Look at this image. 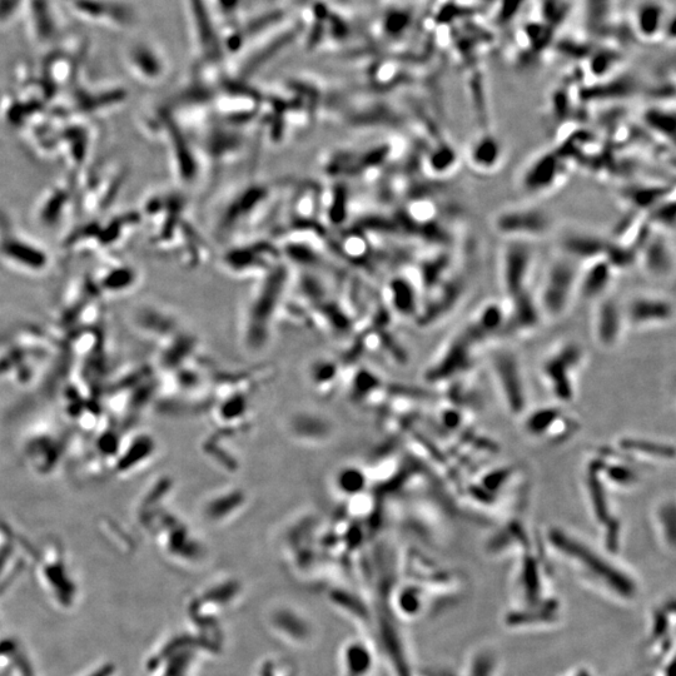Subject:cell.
Returning <instances> with one entry per match:
<instances>
[{"label":"cell","mask_w":676,"mask_h":676,"mask_svg":"<svg viewBox=\"0 0 676 676\" xmlns=\"http://www.w3.org/2000/svg\"><path fill=\"white\" fill-rule=\"evenodd\" d=\"M73 12L89 22L109 27H126L129 21L126 3L119 0H71Z\"/></svg>","instance_id":"9a60e30c"},{"label":"cell","mask_w":676,"mask_h":676,"mask_svg":"<svg viewBox=\"0 0 676 676\" xmlns=\"http://www.w3.org/2000/svg\"><path fill=\"white\" fill-rule=\"evenodd\" d=\"M608 243L600 237L586 232H570L561 240V255L575 262L584 263L605 257Z\"/></svg>","instance_id":"ffe728a7"},{"label":"cell","mask_w":676,"mask_h":676,"mask_svg":"<svg viewBox=\"0 0 676 676\" xmlns=\"http://www.w3.org/2000/svg\"><path fill=\"white\" fill-rule=\"evenodd\" d=\"M544 546L549 559H554L579 584L600 598L619 605L633 604L638 600V579L605 549L595 548L563 528L549 529Z\"/></svg>","instance_id":"6da1fadb"},{"label":"cell","mask_w":676,"mask_h":676,"mask_svg":"<svg viewBox=\"0 0 676 676\" xmlns=\"http://www.w3.org/2000/svg\"><path fill=\"white\" fill-rule=\"evenodd\" d=\"M616 271L605 257L596 258L581 265L578 282V298L584 301H599L608 296Z\"/></svg>","instance_id":"4fadbf2b"},{"label":"cell","mask_w":676,"mask_h":676,"mask_svg":"<svg viewBox=\"0 0 676 676\" xmlns=\"http://www.w3.org/2000/svg\"><path fill=\"white\" fill-rule=\"evenodd\" d=\"M626 327L648 330L674 321V302L659 293H638L623 303Z\"/></svg>","instance_id":"9c48e42d"},{"label":"cell","mask_w":676,"mask_h":676,"mask_svg":"<svg viewBox=\"0 0 676 676\" xmlns=\"http://www.w3.org/2000/svg\"><path fill=\"white\" fill-rule=\"evenodd\" d=\"M619 455L626 460L638 464V462L660 461L668 462L674 460L673 445L663 444V442L639 439V437H626L619 441Z\"/></svg>","instance_id":"d6986e66"},{"label":"cell","mask_w":676,"mask_h":676,"mask_svg":"<svg viewBox=\"0 0 676 676\" xmlns=\"http://www.w3.org/2000/svg\"><path fill=\"white\" fill-rule=\"evenodd\" d=\"M561 162L556 154H543L535 158L523 176V187L529 192H548L558 185L561 175Z\"/></svg>","instance_id":"ac0fdd59"},{"label":"cell","mask_w":676,"mask_h":676,"mask_svg":"<svg viewBox=\"0 0 676 676\" xmlns=\"http://www.w3.org/2000/svg\"><path fill=\"white\" fill-rule=\"evenodd\" d=\"M26 4L27 0H0V27H7L23 16Z\"/></svg>","instance_id":"603a6c76"},{"label":"cell","mask_w":676,"mask_h":676,"mask_svg":"<svg viewBox=\"0 0 676 676\" xmlns=\"http://www.w3.org/2000/svg\"><path fill=\"white\" fill-rule=\"evenodd\" d=\"M653 526L658 536L659 544L668 551L675 553L676 545V505L674 497H665L658 501L653 510Z\"/></svg>","instance_id":"7402d4cb"},{"label":"cell","mask_w":676,"mask_h":676,"mask_svg":"<svg viewBox=\"0 0 676 676\" xmlns=\"http://www.w3.org/2000/svg\"><path fill=\"white\" fill-rule=\"evenodd\" d=\"M535 266L531 242L505 240L499 256V281L507 301L528 295Z\"/></svg>","instance_id":"5b68a950"},{"label":"cell","mask_w":676,"mask_h":676,"mask_svg":"<svg viewBox=\"0 0 676 676\" xmlns=\"http://www.w3.org/2000/svg\"><path fill=\"white\" fill-rule=\"evenodd\" d=\"M623 303L605 296L596 301L593 315V333L596 344L604 350L615 349L626 331Z\"/></svg>","instance_id":"8fae6325"},{"label":"cell","mask_w":676,"mask_h":676,"mask_svg":"<svg viewBox=\"0 0 676 676\" xmlns=\"http://www.w3.org/2000/svg\"><path fill=\"white\" fill-rule=\"evenodd\" d=\"M633 27L636 37L644 41L674 38V14L659 0H643L635 7Z\"/></svg>","instance_id":"7c38bea8"},{"label":"cell","mask_w":676,"mask_h":676,"mask_svg":"<svg viewBox=\"0 0 676 676\" xmlns=\"http://www.w3.org/2000/svg\"><path fill=\"white\" fill-rule=\"evenodd\" d=\"M585 487L588 490L591 513L603 533L604 549L611 555L619 553L621 541V525L614 514L608 494V485L600 475L596 457L588 464L585 472Z\"/></svg>","instance_id":"52a82bcc"},{"label":"cell","mask_w":676,"mask_h":676,"mask_svg":"<svg viewBox=\"0 0 676 676\" xmlns=\"http://www.w3.org/2000/svg\"><path fill=\"white\" fill-rule=\"evenodd\" d=\"M506 327V308L490 303L480 308L469 322L446 341L427 371V379L436 384L452 382L474 367L482 345Z\"/></svg>","instance_id":"7a4b0ae2"},{"label":"cell","mask_w":676,"mask_h":676,"mask_svg":"<svg viewBox=\"0 0 676 676\" xmlns=\"http://www.w3.org/2000/svg\"><path fill=\"white\" fill-rule=\"evenodd\" d=\"M467 159L471 167L480 173H492L504 161V148L492 134H481L471 142Z\"/></svg>","instance_id":"44dd1931"},{"label":"cell","mask_w":676,"mask_h":676,"mask_svg":"<svg viewBox=\"0 0 676 676\" xmlns=\"http://www.w3.org/2000/svg\"><path fill=\"white\" fill-rule=\"evenodd\" d=\"M580 263L561 255L546 267L535 300L541 318L558 321L563 318L578 298Z\"/></svg>","instance_id":"3957f363"},{"label":"cell","mask_w":676,"mask_h":676,"mask_svg":"<svg viewBox=\"0 0 676 676\" xmlns=\"http://www.w3.org/2000/svg\"><path fill=\"white\" fill-rule=\"evenodd\" d=\"M543 407L523 416L526 435L538 440H566L578 430V422L561 407Z\"/></svg>","instance_id":"30bf717a"},{"label":"cell","mask_w":676,"mask_h":676,"mask_svg":"<svg viewBox=\"0 0 676 676\" xmlns=\"http://www.w3.org/2000/svg\"><path fill=\"white\" fill-rule=\"evenodd\" d=\"M639 262L645 275L665 280L674 273V250L666 236H649L639 252Z\"/></svg>","instance_id":"5bb4252c"},{"label":"cell","mask_w":676,"mask_h":676,"mask_svg":"<svg viewBox=\"0 0 676 676\" xmlns=\"http://www.w3.org/2000/svg\"><path fill=\"white\" fill-rule=\"evenodd\" d=\"M491 225L505 240L533 242L553 231L554 220L543 208L521 206L495 213Z\"/></svg>","instance_id":"8992f818"},{"label":"cell","mask_w":676,"mask_h":676,"mask_svg":"<svg viewBox=\"0 0 676 676\" xmlns=\"http://www.w3.org/2000/svg\"><path fill=\"white\" fill-rule=\"evenodd\" d=\"M491 372L510 414L524 416L528 392L518 359L509 351L497 352L491 359Z\"/></svg>","instance_id":"ba28073f"},{"label":"cell","mask_w":676,"mask_h":676,"mask_svg":"<svg viewBox=\"0 0 676 676\" xmlns=\"http://www.w3.org/2000/svg\"><path fill=\"white\" fill-rule=\"evenodd\" d=\"M568 676H595L593 673H591L590 670L588 669H581V670H575L573 674H570Z\"/></svg>","instance_id":"cb8c5ba5"},{"label":"cell","mask_w":676,"mask_h":676,"mask_svg":"<svg viewBox=\"0 0 676 676\" xmlns=\"http://www.w3.org/2000/svg\"><path fill=\"white\" fill-rule=\"evenodd\" d=\"M23 17L27 18L29 36L38 44L51 43L57 38V13L48 0H27Z\"/></svg>","instance_id":"2e32d148"},{"label":"cell","mask_w":676,"mask_h":676,"mask_svg":"<svg viewBox=\"0 0 676 676\" xmlns=\"http://www.w3.org/2000/svg\"><path fill=\"white\" fill-rule=\"evenodd\" d=\"M584 357L578 342L565 341L554 347L541 364V379L560 406L569 405L575 399L576 376Z\"/></svg>","instance_id":"277c9868"},{"label":"cell","mask_w":676,"mask_h":676,"mask_svg":"<svg viewBox=\"0 0 676 676\" xmlns=\"http://www.w3.org/2000/svg\"><path fill=\"white\" fill-rule=\"evenodd\" d=\"M650 628V646L655 658H659L661 663H666L668 651L674 649L675 611L673 603H665L655 609L651 615Z\"/></svg>","instance_id":"e0dca14e"}]
</instances>
